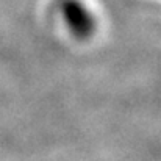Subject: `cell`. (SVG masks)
Here are the masks:
<instances>
[{
    "instance_id": "6da1fadb",
    "label": "cell",
    "mask_w": 161,
    "mask_h": 161,
    "mask_svg": "<svg viewBox=\"0 0 161 161\" xmlns=\"http://www.w3.org/2000/svg\"><path fill=\"white\" fill-rule=\"evenodd\" d=\"M63 17L69 31L75 38H88L96 30V22L86 6L78 0H63Z\"/></svg>"
}]
</instances>
